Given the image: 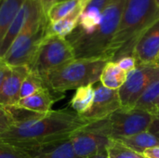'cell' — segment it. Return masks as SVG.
I'll use <instances>...</instances> for the list:
<instances>
[{
	"label": "cell",
	"mask_w": 159,
	"mask_h": 158,
	"mask_svg": "<svg viewBox=\"0 0 159 158\" xmlns=\"http://www.w3.org/2000/svg\"><path fill=\"white\" fill-rule=\"evenodd\" d=\"M77 114L66 109L49 111L42 116L14 125L0 134V142L30 151L47 144L69 139L76 130L88 125Z\"/></svg>",
	"instance_id": "obj_1"
},
{
	"label": "cell",
	"mask_w": 159,
	"mask_h": 158,
	"mask_svg": "<svg viewBox=\"0 0 159 158\" xmlns=\"http://www.w3.org/2000/svg\"><path fill=\"white\" fill-rule=\"evenodd\" d=\"M158 19L159 8L155 0H126L109 50L110 60L131 55L139 37Z\"/></svg>",
	"instance_id": "obj_2"
},
{
	"label": "cell",
	"mask_w": 159,
	"mask_h": 158,
	"mask_svg": "<svg viewBox=\"0 0 159 158\" xmlns=\"http://www.w3.org/2000/svg\"><path fill=\"white\" fill-rule=\"evenodd\" d=\"M126 0H112L103 10L99 24L87 34H70L66 39L75 59H106L117 30Z\"/></svg>",
	"instance_id": "obj_3"
},
{
	"label": "cell",
	"mask_w": 159,
	"mask_h": 158,
	"mask_svg": "<svg viewBox=\"0 0 159 158\" xmlns=\"http://www.w3.org/2000/svg\"><path fill=\"white\" fill-rule=\"evenodd\" d=\"M107 61L106 59H75L48 72L43 79L53 93L61 94L100 81Z\"/></svg>",
	"instance_id": "obj_4"
},
{
	"label": "cell",
	"mask_w": 159,
	"mask_h": 158,
	"mask_svg": "<svg viewBox=\"0 0 159 158\" xmlns=\"http://www.w3.org/2000/svg\"><path fill=\"white\" fill-rule=\"evenodd\" d=\"M48 23L47 16L28 23L12 42L3 61L9 67L28 66L40 42L47 35Z\"/></svg>",
	"instance_id": "obj_5"
},
{
	"label": "cell",
	"mask_w": 159,
	"mask_h": 158,
	"mask_svg": "<svg viewBox=\"0 0 159 158\" xmlns=\"http://www.w3.org/2000/svg\"><path fill=\"white\" fill-rule=\"evenodd\" d=\"M75 59L74 49L66 38L48 34L40 42L28 69L40 76Z\"/></svg>",
	"instance_id": "obj_6"
},
{
	"label": "cell",
	"mask_w": 159,
	"mask_h": 158,
	"mask_svg": "<svg viewBox=\"0 0 159 158\" xmlns=\"http://www.w3.org/2000/svg\"><path fill=\"white\" fill-rule=\"evenodd\" d=\"M70 140L75 155L79 158H92L106 151L113 141L109 116L89 123L76 130Z\"/></svg>",
	"instance_id": "obj_7"
},
{
	"label": "cell",
	"mask_w": 159,
	"mask_h": 158,
	"mask_svg": "<svg viewBox=\"0 0 159 158\" xmlns=\"http://www.w3.org/2000/svg\"><path fill=\"white\" fill-rule=\"evenodd\" d=\"M157 79H159V65L156 63L137 65L133 71L127 74L126 82L118 89L121 108H134L142 94Z\"/></svg>",
	"instance_id": "obj_8"
},
{
	"label": "cell",
	"mask_w": 159,
	"mask_h": 158,
	"mask_svg": "<svg viewBox=\"0 0 159 158\" xmlns=\"http://www.w3.org/2000/svg\"><path fill=\"white\" fill-rule=\"evenodd\" d=\"M154 115L138 108H120L109 116L113 140L147 131Z\"/></svg>",
	"instance_id": "obj_9"
},
{
	"label": "cell",
	"mask_w": 159,
	"mask_h": 158,
	"mask_svg": "<svg viewBox=\"0 0 159 158\" xmlns=\"http://www.w3.org/2000/svg\"><path fill=\"white\" fill-rule=\"evenodd\" d=\"M47 16L36 0H25L0 42V59H3L19 34L32 20Z\"/></svg>",
	"instance_id": "obj_10"
},
{
	"label": "cell",
	"mask_w": 159,
	"mask_h": 158,
	"mask_svg": "<svg viewBox=\"0 0 159 158\" xmlns=\"http://www.w3.org/2000/svg\"><path fill=\"white\" fill-rule=\"evenodd\" d=\"M91 107L80 116L89 123L99 121L110 116L121 108L118 90L109 89L102 84L96 87Z\"/></svg>",
	"instance_id": "obj_11"
},
{
	"label": "cell",
	"mask_w": 159,
	"mask_h": 158,
	"mask_svg": "<svg viewBox=\"0 0 159 158\" xmlns=\"http://www.w3.org/2000/svg\"><path fill=\"white\" fill-rule=\"evenodd\" d=\"M159 52V19L137 40L132 56L139 64L155 63Z\"/></svg>",
	"instance_id": "obj_12"
},
{
	"label": "cell",
	"mask_w": 159,
	"mask_h": 158,
	"mask_svg": "<svg viewBox=\"0 0 159 158\" xmlns=\"http://www.w3.org/2000/svg\"><path fill=\"white\" fill-rule=\"evenodd\" d=\"M29 74L27 66L10 67L0 88V106H14L20 100V91L24 78Z\"/></svg>",
	"instance_id": "obj_13"
},
{
	"label": "cell",
	"mask_w": 159,
	"mask_h": 158,
	"mask_svg": "<svg viewBox=\"0 0 159 158\" xmlns=\"http://www.w3.org/2000/svg\"><path fill=\"white\" fill-rule=\"evenodd\" d=\"M111 1L112 0H89L79 17L77 26L72 33L77 34H89L99 24L103 10Z\"/></svg>",
	"instance_id": "obj_14"
},
{
	"label": "cell",
	"mask_w": 159,
	"mask_h": 158,
	"mask_svg": "<svg viewBox=\"0 0 159 158\" xmlns=\"http://www.w3.org/2000/svg\"><path fill=\"white\" fill-rule=\"evenodd\" d=\"M53 94L54 93L49 88H45L29 97L19 100L17 104L14 106L45 115L51 111L52 104L56 101Z\"/></svg>",
	"instance_id": "obj_15"
},
{
	"label": "cell",
	"mask_w": 159,
	"mask_h": 158,
	"mask_svg": "<svg viewBox=\"0 0 159 158\" xmlns=\"http://www.w3.org/2000/svg\"><path fill=\"white\" fill-rule=\"evenodd\" d=\"M31 158H79L75 153L70 138L27 151Z\"/></svg>",
	"instance_id": "obj_16"
},
{
	"label": "cell",
	"mask_w": 159,
	"mask_h": 158,
	"mask_svg": "<svg viewBox=\"0 0 159 158\" xmlns=\"http://www.w3.org/2000/svg\"><path fill=\"white\" fill-rule=\"evenodd\" d=\"M88 3L89 2L80 5L77 8H75L72 13H70L63 19L53 23H48L47 34L66 38L77 26L79 17Z\"/></svg>",
	"instance_id": "obj_17"
},
{
	"label": "cell",
	"mask_w": 159,
	"mask_h": 158,
	"mask_svg": "<svg viewBox=\"0 0 159 158\" xmlns=\"http://www.w3.org/2000/svg\"><path fill=\"white\" fill-rule=\"evenodd\" d=\"M115 141L139 154H143L145 150L150 148L159 147V140L148 130L128 137L117 138Z\"/></svg>",
	"instance_id": "obj_18"
},
{
	"label": "cell",
	"mask_w": 159,
	"mask_h": 158,
	"mask_svg": "<svg viewBox=\"0 0 159 158\" xmlns=\"http://www.w3.org/2000/svg\"><path fill=\"white\" fill-rule=\"evenodd\" d=\"M126 79L127 73L121 70L115 61L106 62L100 77L101 84L103 87L114 90H118L126 82Z\"/></svg>",
	"instance_id": "obj_19"
},
{
	"label": "cell",
	"mask_w": 159,
	"mask_h": 158,
	"mask_svg": "<svg viewBox=\"0 0 159 158\" xmlns=\"http://www.w3.org/2000/svg\"><path fill=\"white\" fill-rule=\"evenodd\" d=\"M134 108L143 110L154 116L159 114V79L153 82L142 94Z\"/></svg>",
	"instance_id": "obj_20"
},
{
	"label": "cell",
	"mask_w": 159,
	"mask_h": 158,
	"mask_svg": "<svg viewBox=\"0 0 159 158\" xmlns=\"http://www.w3.org/2000/svg\"><path fill=\"white\" fill-rule=\"evenodd\" d=\"M25 0H0V42Z\"/></svg>",
	"instance_id": "obj_21"
},
{
	"label": "cell",
	"mask_w": 159,
	"mask_h": 158,
	"mask_svg": "<svg viewBox=\"0 0 159 158\" xmlns=\"http://www.w3.org/2000/svg\"><path fill=\"white\" fill-rule=\"evenodd\" d=\"M94 92L95 89L93 85L80 87L75 90V93L70 102V105L78 115L85 114L91 107Z\"/></svg>",
	"instance_id": "obj_22"
},
{
	"label": "cell",
	"mask_w": 159,
	"mask_h": 158,
	"mask_svg": "<svg viewBox=\"0 0 159 158\" xmlns=\"http://www.w3.org/2000/svg\"><path fill=\"white\" fill-rule=\"evenodd\" d=\"M89 2V0H61L54 4L47 13V18L49 23L56 22L70 13H72L80 5Z\"/></svg>",
	"instance_id": "obj_23"
},
{
	"label": "cell",
	"mask_w": 159,
	"mask_h": 158,
	"mask_svg": "<svg viewBox=\"0 0 159 158\" xmlns=\"http://www.w3.org/2000/svg\"><path fill=\"white\" fill-rule=\"evenodd\" d=\"M45 88H47V86L44 82L43 77L35 73H32L29 71V74L24 78L21 84L20 91V100L29 97Z\"/></svg>",
	"instance_id": "obj_24"
},
{
	"label": "cell",
	"mask_w": 159,
	"mask_h": 158,
	"mask_svg": "<svg viewBox=\"0 0 159 158\" xmlns=\"http://www.w3.org/2000/svg\"><path fill=\"white\" fill-rule=\"evenodd\" d=\"M106 151L108 158H146L142 154L127 148L115 140L112 141Z\"/></svg>",
	"instance_id": "obj_25"
},
{
	"label": "cell",
	"mask_w": 159,
	"mask_h": 158,
	"mask_svg": "<svg viewBox=\"0 0 159 158\" xmlns=\"http://www.w3.org/2000/svg\"><path fill=\"white\" fill-rule=\"evenodd\" d=\"M0 158H31L29 154L16 146L0 142Z\"/></svg>",
	"instance_id": "obj_26"
},
{
	"label": "cell",
	"mask_w": 159,
	"mask_h": 158,
	"mask_svg": "<svg viewBox=\"0 0 159 158\" xmlns=\"http://www.w3.org/2000/svg\"><path fill=\"white\" fill-rule=\"evenodd\" d=\"M115 61L117 63L119 68L121 70H123L124 72H126L127 74L133 71L137 67V61L132 55L123 56V57L117 59Z\"/></svg>",
	"instance_id": "obj_27"
},
{
	"label": "cell",
	"mask_w": 159,
	"mask_h": 158,
	"mask_svg": "<svg viewBox=\"0 0 159 158\" xmlns=\"http://www.w3.org/2000/svg\"><path fill=\"white\" fill-rule=\"evenodd\" d=\"M13 126V121L5 107L0 106V129L7 130Z\"/></svg>",
	"instance_id": "obj_28"
},
{
	"label": "cell",
	"mask_w": 159,
	"mask_h": 158,
	"mask_svg": "<svg viewBox=\"0 0 159 158\" xmlns=\"http://www.w3.org/2000/svg\"><path fill=\"white\" fill-rule=\"evenodd\" d=\"M148 131L159 140V114L154 116V119L148 129Z\"/></svg>",
	"instance_id": "obj_29"
},
{
	"label": "cell",
	"mask_w": 159,
	"mask_h": 158,
	"mask_svg": "<svg viewBox=\"0 0 159 158\" xmlns=\"http://www.w3.org/2000/svg\"><path fill=\"white\" fill-rule=\"evenodd\" d=\"M10 70V67L8 65H7L2 59H0V88L3 84L4 79L6 78V76L7 75L8 72Z\"/></svg>",
	"instance_id": "obj_30"
},
{
	"label": "cell",
	"mask_w": 159,
	"mask_h": 158,
	"mask_svg": "<svg viewBox=\"0 0 159 158\" xmlns=\"http://www.w3.org/2000/svg\"><path fill=\"white\" fill-rule=\"evenodd\" d=\"M36 1L40 4V6L42 7L44 12H45L46 15H47V13H48V11L49 10V8H50L54 4H56L59 0H36Z\"/></svg>",
	"instance_id": "obj_31"
},
{
	"label": "cell",
	"mask_w": 159,
	"mask_h": 158,
	"mask_svg": "<svg viewBox=\"0 0 159 158\" xmlns=\"http://www.w3.org/2000/svg\"><path fill=\"white\" fill-rule=\"evenodd\" d=\"M142 155L146 158H159V147L147 149Z\"/></svg>",
	"instance_id": "obj_32"
},
{
	"label": "cell",
	"mask_w": 159,
	"mask_h": 158,
	"mask_svg": "<svg viewBox=\"0 0 159 158\" xmlns=\"http://www.w3.org/2000/svg\"><path fill=\"white\" fill-rule=\"evenodd\" d=\"M92 158H108V156H107V151L102 152V153L98 154L97 156H95L94 157H92Z\"/></svg>",
	"instance_id": "obj_33"
},
{
	"label": "cell",
	"mask_w": 159,
	"mask_h": 158,
	"mask_svg": "<svg viewBox=\"0 0 159 158\" xmlns=\"http://www.w3.org/2000/svg\"><path fill=\"white\" fill-rule=\"evenodd\" d=\"M155 63H156V64H157V65H159V52H158L157 57V59H156V61H155Z\"/></svg>",
	"instance_id": "obj_34"
},
{
	"label": "cell",
	"mask_w": 159,
	"mask_h": 158,
	"mask_svg": "<svg viewBox=\"0 0 159 158\" xmlns=\"http://www.w3.org/2000/svg\"><path fill=\"white\" fill-rule=\"evenodd\" d=\"M155 2H156V4H157V7L159 8V0H155Z\"/></svg>",
	"instance_id": "obj_35"
},
{
	"label": "cell",
	"mask_w": 159,
	"mask_h": 158,
	"mask_svg": "<svg viewBox=\"0 0 159 158\" xmlns=\"http://www.w3.org/2000/svg\"><path fill=\"white\" fill-rule=\"evenodd\" d=\"M3 131H5V130H3V129H0V134H1V133H2V132H3Z\"/></svg>",
	"instance_id": "obj_36"
},
{
	"label": "cell",
	"mask_w": 159,
	"mask_h": 158,
	"mask_svg": "<svg viewBox=\"0 0 159 158\" xmlns=\"http://www.w3.org/2000/svg\"><path fill=\"white\" fill-rule=\"evenodd\" d=\"M59 1H61V0H59Z\"/></svg>",
	"instance_id": "obj_37"
}]
</instances>
